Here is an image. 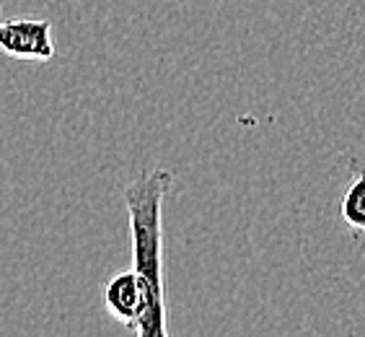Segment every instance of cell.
I'll list each match as a JSON object with an SVG mask.
<instances>
[{"label": "cell", "instance_id": "cell-4", "mask_svg": "<svg viewBox=\"0 0 365 337\" xmlns=\"http://www.w3.org/2000/svg\"><path fill=\"white\" fill-rule=\"evenodd\" d=\"M339 216L344 226L355 233H365V168L355 174L339 203Z\"/></svg>", "mask_w": 365, "mask_h": 337}, {"label": "cell", "instance_id": "cell-3", "mask_svg": "<svg viewBox=\"0 0 365 337\" xmlns=\"http://www.w3.org/2000/svg\"><path fill=\"white\" fill-rule=\"evenodd\" d=\"M104 306L114 322L125 324L127 330L138 327L143 309H145V286L138 270H122L104 283Z\"/></svg>", "mask_w": 365, "mask_h": 337}, {"label": "cell", "instance_id": "cell-1", "mask_svg": "<svg viewBox=\"0 0 365 337\" xmlns=\"http://www.w3.org/2000/svg\"><path fill=\"white\" fill-rule=\"evenodd\" d=\"M174 187V171L153 168L143 171L125 187V205L133 236V262L145 286L143 309L135 335L166 337V301H163V200Z\"/></svg>", "mask_w": 365, "mask_h": 337}, {"label": "cell", "instance_id": "cell-2", "mask_svg": "<svg viewBox=\"0 0 365 337\" xmlns=\"http://www.w3.org/2000/svg\"><path fill=\"white\" fill-rule=\"evenodd\" d=\"M0 52L14 60L47 63L55 57L52 24L44 19H0Z\"/></svg>", "mask_w": 365, "mask_h": 337}]
</instances>
